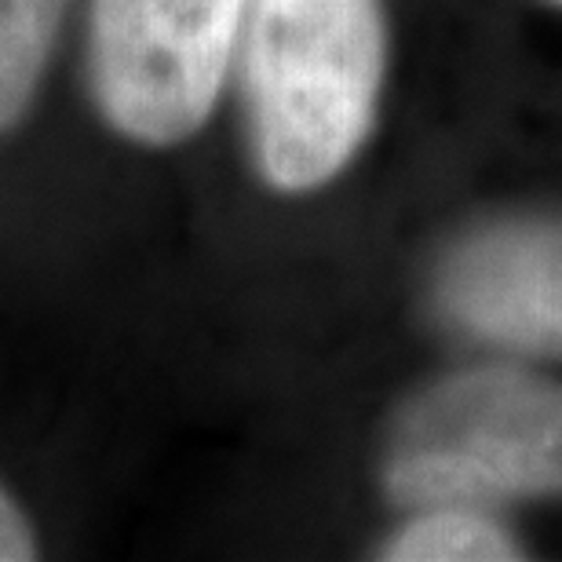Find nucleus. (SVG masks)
I'll return each instance as SVG.
<instances>
[{
	"label": "nucleus",
	"mask_w": 562,
	"mask_h": 562,
	"mask_svg": "<svg viewBox=\"0 0 562 562\" xmlns=\"http://www.w3.org/2000/svg\"><path fill=\"white\" fill-rule=\"evenodd\" d=\"M442 303L471 336L562 358V227H504L471 238L446 267Z\"/></svg>",
	"instance_id": "nucleus-4"
},
{
	"label": "nucleus",
	"mask_w": 562,
	"mask_h": 562,
	"mask_svg": "<svg viewBox=\"0 0 562 562\" xmlns=\"http://www.w3.org/2000/svg\"><path fill=\"white\" fill-rule=\"evenodd\" d=\"M555 4H562V0H555Z\"/></svg>",
	"instance_id": "nucleus-8"
},
{
	"label": "nucleus",
	"mask_w": 562,
	"mask_h": 562,
	"mask_svg": "<svg viewBox=\"0 0 562 562\" xmlns=\"http://www.w3.org/2000/svg\"><path fill=\"white\" fill-rule=\"evenodd\" d=\"M63 11L66 0H0V132L26 117L52 59Z\"/></svg>",
	"instance_id": "nucleus-5"
},
{
	"label": "nucleus",
	"mask_w": 562,
	"mask_h": 562,
	"mask_svg": "<svg viewBox=\"0 0 562 562\" xmlns=\"http://www.w3.org/2000/svg\"><path fill=\"white\" fill-rule=\"evenodd\" d=\"M395 562H504L522 559L515 537L482 508H424L384 548Z\"/></svg>",
	"instance_id": "nucleus-6"
},
{
	"label": "nucleus",
	"mask_w": 562,
	"mask_h": 562,
	"mask_svg": "<svg viewBox=\"0 0 562 562\" xmlns=\"http://www.w3.org/2000/svg\"><path fill=\"white\" fill-rule=\"evenodd\" d=\"M249 0H95L92 77L103 117L143 146L205 125Z\"/></svg>",
	"instance_id": "nucleus-3"
},
{
	"label": "nucleus",
	"mask_w": 562,
	"mask_h": 562,
	"mask_svg": "<svg viewBox=\"0 0 562 562\" xmlns=\"http://www.w3.org/2000/svg\"><path fill=\"white\" fill-rule=\"evenodd\" d=\"M384 81L376 0H256L249 103L267 183L303 194L366 143Z\"/></svg>",
	"instance_id": "nucleus-1"
},
{
	"label": "nucleus",
	"mask_w": 562,
	"mask_h": 562,
	"mask_svg": "<svg viewBox=\"0 0 562 562\" xmlns=\"http://www.w3.org/2000/svg\"><path fill=\"white\" fill-rule=\"evenodd\" d=\"M33 555H37V541H33L26 515L19 512V504L0 486V562H22Z\"/></svg>",
	"instance_id": "nucleus-7"
},
{
	"label": "nucleus",
	"mask_w": 562,
	"mask_h": 562,
	"mask_svg": "<svg viewBox=\"0 0 562 562\" xmlns=\"http://www.w3.org/2000/svg\"><path fill=\"white\" fill-rule=\"evenodd\" d=\"M387 493L406 508H493L562 493V384L479 369L402 413Z\"/></svg>",
	"instance_id": "nucleus-2"
}]
</instances>
